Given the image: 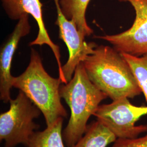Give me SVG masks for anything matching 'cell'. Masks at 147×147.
I'll return each mask as SVG.
<instances>
[{
    "mask_svg": "<svg viewBox=\"0 0 147 147\" xmlns=\"http://www.w3.org/2000/svg\"><path fill=\"white\" fill-rule=\"evenodd\" d=\"M83 63L90 80L112 101L142 93L130 65L114 48L98 45Z\"/></svg>",
    "mask_w": 147,
    "mask_h": 147,
    "instance_id": "obj_1",
    "label": "cell"
},
{
    "mask_svg": "<svg viewBox=\"0 0 147 147\" xmlns=\"http://www.w3.org/2000/svg\"><path fill=\"white\" fill-rule=\"evenodd\" d=\"M60 95L70 110L68 123L62 131L68 147H73L83 136L89 118L107 96L90 80L83 62L76 67L71 80L61 86Z\"/></svg>",
    "mask_w": 147,
    "mask_h": 147,
    "instance_id": "obj_2",
    "label": "cell"
},
{
    "mask_svg": "<svg viewBox=\"0 0 147 147\" xmlns=\"http://www.w3.org/2000/svg\"><path fill=\"white\" fill-rule=\"evenodd\" d=\"M59 79L49 75L36 50L32 49L30 61L20 75L13 78V86L22 91L40 110L47 126L59 118H67V113L61 102Z\"/></svg>",
    "mask_w": 147,
    "mask_h": 147,
    "instance_id": "obj_3",
    "label": "cell"
},
{
    "mask_svg": "<svg viewBox=\"0 0 147 147\" xmlns=\"http://www.w3.org/2000/svg\"><path fill=\"white\" fill-rule=\"evenodd\" d=\"M9 102V110L0 115V140L5 141L3 147L19 144L27 146L34 130L40 126L34 119L42 112L21 90Z\"/></svg>",
    "mask_w": 147,
    "mask_h": 147,
    "instance_id": "obj_4",
    "label": "cell"
},
{
    "mask_svg": "<svg viewBox=\"0 0 147 147\" xmlns=\"http://www.w3.org/2000/svg\"><path fill=\"white\" fill-rule=\"evenodd\" d=\"M147 115V106L133 105L127 98L99 105L94 116L117 138H135L147 132V124L137 125V121Z\"/></svg>",
    "mask_w": 147,
    "mask_h": 147,
    "instance_id": "obj_5",
    "label": "cell"
},
{
    "mask_svg": "<svg viewBox=\"0 0 147 147\" xmlns=\"http://www.w3.org/2000/svg\"><path fill=\"white\" fill-rule=\"evenodd\" d=\"M54 1L57 13L55 24L59 28V38L65 42L69 51L68 59L62 66V74L59 78L62 84H66L72 79L76 67L94 53L98 45L95 42H86V36L79 31L75 23L64 16L59 0Z\"/></svg>",
    "mask_w": 147,
    "mask_h": 147,
    "instance_id": "obj_6",
    "label": "cell"
},
{
    "mask_svg": "<svg viewBox=\"0 0 147 147\" xmlns=\"http://www.w3.org/2000/svg\"><path fill=\"white\" fill-rule=\"evenodd\" d=\"M129 2L136 13L132 26L115 35L95 36L111 43L118 52L141 56L147 53V0H119Z\"/></svg>",
    "mask_w": 147,
    "mask_h": 147,
    "instance_id": "obj_7",
    "label": "cell"
},
{
    "mask_svg": "<svg viewBox=\"0 0 147 147\" xmlns=\"http://www.w3.org/2000/svg\"><path fill=\"white\" fill-rule=\"evenodd\" d=\"M5 13L12 20H19L22 16L31 15L34 18L38 26V33L36 38L29 44V46L46 44L51 48L58 64L59 78L62 74L59 47L53 42L45 26L42 16V4L40 0H1Z\"/></svg>",
    "mask_w": 147,
    "mask_h": 147,
    "instance_id": "obj_8",
    "label": "cell"
},
{
    "mask_svg": "<svg viewBox=\"0 0 147 147\" xmlns=\"http://www.w3.org/2000/svg\"><path fill=\"white\" fill-rule=\"evenodd\" d=\"M31 30L29 15L22 16L1 48L0 53V99L5 103L10 101L11 90L14 76L11 74V62L18 44Z\"/></svg>",
    "mask_w": 147,
    "mask_h": 147,
    "instance_id": "obj_9",
    "label": "cell"
},
{
    "mask_svg": "<svg viewBox=\"0 0 147 147\" xmlns=\"http://www.w3.org/2000/svg\"><path fill=\"white\" fill-rule=\"evenodd\" d=\"M117 139L107 127L97 121L87 126L83 136L72 147H106Z\"/></svg>",
    "mask_w": 147,
    "mask_h": 147,
    "instance_id": "obj_10",
    "label": "cell"
},
{
    "mask_svg": "<svg viewBox=\"0 0 147 147\" xmlns=\"http://www.w3.org/2000/svg\"><path fill=\"white\" fill-rule=\"evenodd\" d=\"M90 0H59L60 8L64 16L75 23L78 30L86 37L93 33L86 18V12Z\"/></svg>",
    "mask_w": 147,
    "mask_h": 147,
    "instance_id": "obj_11",
    "label": "cell"
},
{
    "mask_svg": "<svg viewBox=\"0 0 147 147\" xmlns=\"http://www.w3.org/2000/svg\"><path fill=\"white\" fill-rule=\"evenodd\" d=\"M63 118H59L42 131H35L27 147H65L62 135Z\"/></svg>",
    "mask_w": 147,
    "mask_h": 147,
    "instance_id": "obj_12",
    "label": "cell"
},
{
    "mask_svg": "<svg viewBox=\"0 0 147 147\" xmlns=\"http://www.w3.org/2000/svg\"><path fill=\"white\" fill-rule=\"evenodd\" d=\"M121 53L131 69L147 103V53L141 56Z\"/></svg>",
    "mask_w": 147,
    "mask_h": 147,
    "instance_id": "obj_13",
    "label": "cell"
},
{
    "mask_svg": "<svg viewBox=\"0 0 147 147\" xmlns=\"http://www.w3.org/2000/svg\"><path fill=\"white\" fill-rule=\"evenodd\" d=\"M112 147H147V135L135 138H117Z\"/></svg>",
    "mask_w": 147,
    "mask_h": 147,
    "instance_id": "obj_14",
    "label": "cell"
}]
</instances>
